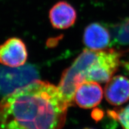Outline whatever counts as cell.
Returning <instances> with one entry per match:
<instances>
[{"label":"cell","instance_id":"2","mask_svg":"<svg viewBox=\"0 0 129 129\" xmlns=\"http://www.w3.org/2000/svg\"><path fill=\"white\" fill-rule=\"evenodd\" d=\"M98 51L85 49L63 72L57 87L69 106L74 105L76 89L81 83L85 81L88 68L96 59Z\"/></svg>","mask_w":129,"mask_h":129},{"label":"cell","instance_id":"3","mask_svg":"<svg viewBox=\"0 0 129 129\" xmlns=\"http://www.w3.org/2000/svg\"><path fill=\"white\" fill-rule=\"evenodd\" d=\"M121 55V52L114 48L98 51L96 59L88 68L85 81L106 83L118 68Z\"/></svg>","mask_w":129,"mask_h":129},{"label":"cell","instance_id":"12","mask_svg":"<svg viewBox=\"0 0 129 129\" xmlns=\"http://www.w3.org/2000/svg\"><path fill=\"white\" fill-rule=\"evenodd\" d=\"M84 129H93V128H84Z\"/></svg>","mask_w":129,"mask_h":129},{"label":"cell","instance_id":"4","mask_svg":"<svg viewBox=\"0 0 129 129\" xmlns=\"http://www.w3.org/2000/svg\"><path fill=\"white\" fill-rule=\"evenodd\" d=\"M37 68L30 64L17 68L0 67V94L6 96L38 80Z\"/></svg>","mask_w":129,"mask_h":129},{"label":"cell","instance_id":"9","mask_svg":"<svg viewBox=\"0 0 129 129\" xmlns=\"http://www.w3.org/2000/svg\"><path fill=\"white\" fill-rule=\"evenodd\" d=\"M49 19L54 28L64 29L75 23L77 13L74 8L67 1L56 3L49 12Z\"/></svg>","mask_w":129,"mask_h":129},{"label":"cell","instance_id":"7","mask_svg":"<svg viewBox=\"0 0 129 129\" xmlns=\"http://www.w3.org/2000/svg\"><path fill=\"white\" fill-rule=\"evenodd\" d=\"M105 96L109 104L118 106L129 99V80L122 75L112 77L106 82Z\"/></svg>","mask_w":129,"mask_h":129},{"label":"cell","instance_id":"8","mask_svg":"<svg viewBox=\"0 0 129 129\" xmlns=\"http://www.w3.org/2000/svg\"><path fill=\"white\" fill-rule=\"evenodd\" d=\"M83 41L88 49L100 51L108 48L111 44V34L105 26L99 23H93L86 27Z\"/></svg>","mask_w":129,"mask_h":129},{"label":"cell","instance_id":"5","mask_svg":"<svg viewBox=\"0 0 129 129\" xmlns=\"http://www.w3.org/2000/svg\"><path fill=\"white\" fill-rule=\"evenodd\" d=\"M28 51L20 38L12 37L0 46V63L4 67L17 68L25 64Z\"/></svg>","mask_w":129,"mask_h":129},{"label":"cell","instance_id":"10","mask_svg":"<svg viewBox=\"0 0 129 129\" xmlns=\"http://www.w3.org/2000/svg\"><path fill=\"white\" fill-rule=\"evenodd\" d=\"M112 43L129 47V20L114 28Z\"/></svg>","mask_w":129,"mask_h":129},{"label":"cell","instance_id":"6","mask_svg":"<svg viewBox=\"0 0 129 129\" xmlns=\"http://www.w3.org/2000/svg\"><path fill=\"white\" fill-rule=\"evenodd\" d=\"M102 98V88L98 83L84 81L76 89L74 102L82 108L90 109L98 105Z\"/></svg>","mask_w":129,"mask_h":129},{"label":"cell","instance_id":"11","mask_svg":"<svg viewBox=\"0 0 129 129\" xmlns=\"http://www.w3.org/2000/svg\"><path fill=\"white\" fill-rule=\"evenodd\" d=\"M108 114L120 122L122 129H129V104L124 108L109 111Z\"/></svg>","mask_w":129,"mask_h":129},{"label":"cell","instance_id":"1","mask_svg":"<svg viewBox=\"0 0 129 129\" xmlns=\"http://www.w3.org/2000/svg\"><path fill=\"white\" fill-rule=\"evenodd\" d=\"M68 107L57 87L35 80L0 101V129H62Z\"/></svg>","mask_w":129,"mask_h":129}]
</instances>
